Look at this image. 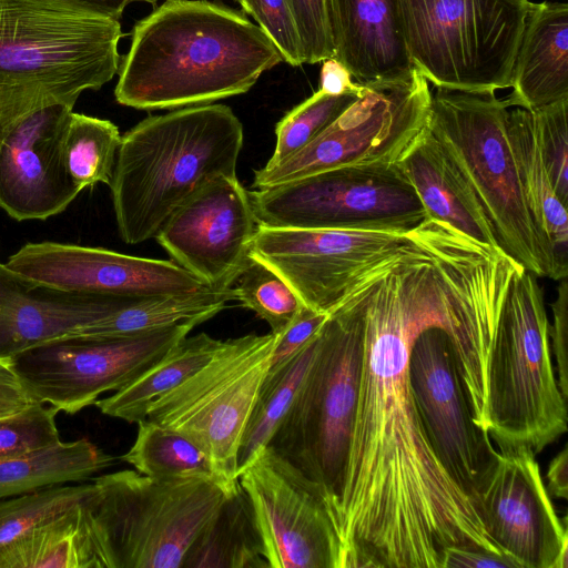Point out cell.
<instances>
[{"mask_svg":"<svg viewBox=\"0 0 568 568\" xmlns=\"http://www.w3.org/2000/svg\"><path fill=\"white\" fill-rule=\"evenodd\" d=\"M282 61L242 13L207 0H166L133 27L114 97L138 110L207 104L247 92Z\"/></svg>","mask_w":568,"mask_h":568,"instance_id":"7a4b0ae2","label":"cell"},{"mask_svg":"<svg viewBox=\"0 0 568 568\" xmlns=\"http://www.w3.org/2000/svg\"><path fill=\"white\" fill-rule=\"evenodd\" d=\"M506 125L525 203L540 235L550 245L560 273H568V214L546 169L532 111L508 109Z\"/></svg>","mask_w":568,"mask_h":568,"instance_id":"d4e9b609","label":"cell"},{"mask_svg":"<svg viewBox=\"0 0 568 568\" xmlns=\"http://www.w3.org/2000/svg\"><path fill=\"white\" fill-rule=\"evenodd\" d=\"M328 314L304 306L295 320L281 334L272 351L268 372H274L294 357L321 329Z\"/></svg>","mask_w":568,"mask_h":568,"instance_id":"ab89813d","label":"cell"},{"mask_svg":"<svg viewBox=\"0 0 568 568\" xmlns=\"http://www.w3.org/2000/svg\"><path fill=\"white\" fill-rule=\"evenodd\" d=\"M536 277L523 267L508 286L488 362L486 424L498 449L526 448L535 456L567 432V400Z\"/></svg>","mask_w":568,"mask_h":568,"instance_id":"ba28073f","label":"cell"},{"mask_svg":"<svg viewBox=\"0 0 568 568\" xmlns=\"http://www.w3.org/2000/svg\"><path fill=\"white\" fill-rule=\"evenodd\" d=\"M251 500L239 485L189 548L182 568H268Z\"/></svg>","mask_w":568,"mask_h":568,"instance_id":"484cf974","label":"cell"},{"mask_svg":"<svg viewBox=\"0 0 568 568\" xmlns=\"http://www.w3.org/2000/svg\"><path fill=\"white\" fill-rule=\"evenodd\" d=\"M112 300L36 284L0 263V359L10 361L104 317Z\"/></svg>","mask_w":568,"mask_h":568,"instance_id":"7402d4cb","label":"cell"},{"mask_svg":"<svg viewBox=\"0 0 568 568\" xmlns=\"http://www.w3.org/2000/svg\"><path fill=\"white\" fill-rule=\"evenodd\" d=\"M119 20L68 0H0V138L26 115L74 106L120 67Z\"/></svg>","mask_w":568,"mask_h":568,"instance_id":"277c9868","label":"cell"},{"mask_svg":"<svg viewBox=\"0 0 568 568\" xmlns=\"http://www.w3.org/2000/svg\"><path fill=\"white\" fill-rule=\"evenodd\" d=\"M235 283V301L264 320L274 335L287 328L305 306L280 275L252 257Z\"/></svg>","mask_w":568,"mask_h":568,"instance_id":"836d02e7","label":"cell"},{"mask_svg":"<svg viewBox=\"0 0 568 568\" xmlns=\"http://www.w3.org/2000/svg\"><path fill=\"white\" fill-rule=\"evenodd\" d=\"M361 94L332 95L318 90L296 105L276 123L275 149L267 164L277 163L303 149L329 126Z\"/></svg>","mask_w":568,"mask_h":568,"instance_id":"e575fe53","label":"cell"},{"mask_svg":"<svg viewBox=\"0 0 568 568\" xmlns=\"http://www.w3.org/2000/svg\"><path fill=\"white\" fill-rule=\"evenodd\" d=\"M276 335L247 334L222 342L214 356L156 397L146 418L192 440L227 488L239 484L244 430L268 372Z\"/></svg>","mask_w":568,"mask_h":568,"instance_id":"30bf717a","label":"cell"},{"mask_svg":"<svg viewBox=\"0 0 568 568\" xmlns=\"http://www.w3.org/2000/svg\"><path fill=\"white\" fill-rule=\"evenodd\" d=\"M58 410L33 402L14 413L0 416V459L29 454L61 440Z\"/></svg>","mask_w":568,"mask_h":568,"instance_id":"d590c367","label":"cell"},{"mask_svg":"<svg viewBox=\"0 0 568 568\" xmlns=\"http://www.w3.org/2000/svg\"><path fill=\"white\" fill-rule=\"evenodd\" d=\"M93 490V481H84L0 498V550L42 521L88 500Z\"/></svg>","mask_w":568,"mask_h":568,"instance_id":"d6a6232c","label":"cell"},{"mask_svg":"<svg viewBox=\"0 0 568 568\" xmlns=\"http://www.w3.org/2000/svg\"><path fill=\"white\" fill-rule=\"evenodd\" d=\"M4 265L32 283L83 295L171 296L211 288L171 261L69 243H27Z\"/></svg>","mask_w":568,"mask_h":568,"instance_id":"d6986e66","label":"cell"},{"mask_svg":"<svg viewBox=\"0 0 568 568\" xmlns=\"http://www.w3.org/2000/svg\"><path fill=\"white\" fill-rule=\"evenodd\" d=\"M85 503L95 568H182L189 548L233 488L215 478H92Z\"/></svg>","mask_w":568,"mask_h":568,"instance_id":"8992f818","label":"cell"},{"mask_svg":"<svg viewBox=\"0 0 568 568\" xmlns=\"http://www.w3.org/2000/svg\"><path fill=\"white\" fill-rule=\"evenodd\" d=\"M408 233L257 224L250 256L280 275L305 306L329 314L379 268L417 251Z\"/></svg>","mask_w":568,"mask_h":568,"instance_id":"5bb4252c","label":"cell"},{"mask_svg":"<svg viewBox=\"0 0 568 568\" xmlns=\"http://www.w3.org/2000/svg\"><path fill=\"white\" fill-rule=\"evenodd\" d=\"M396 165L414 187L429 219L443 221L477 242L499 248L480 204L428 126Z\"/></svg>","mask_w":568,"mask_h":568,"instance_id":"cb8c5ba5","label":"cell"},{"mask_svg":"<svg viewBox=\"0 0 568 568\" xmlns=\"http://www.w3.org/2000/svg\"><path fill=\"white\" fill-rule=\"evenodd\" d=\"M121 139L111 121L71 113L63 140V161L81 191L98 183L110 185Z\"/></svg>","mask_w":568,"mask_h":568,"instance_id":"1f68e13d","label":"cell"},{"mask_svg":"<svg viewBox=\"0 0 568 568\" xmlns=\"http://www.w3.org/2000/svg\"><path fill=\"white\" fill-rule=\"evenodd\" d=\"M256 227L250 193L237 176L221 175L173 212L154 239L207 286L229 288L251 261Z\"/></svg>","mask_w":568,"mask_h":568,"instance_id":"ac0fdd59","label":"cell"},{"mask_svg":"<svg viewBox=\"0 0 568 568\" xmlns=\"http://www.w3.org/2000/svg\"><path fill=\"white\" fill-rule=\"evenodd\" d=\"M243 125L224 104L149 116L122 135L110 182L121 240L155 237L183 203L214 179L236 176Z\"/></svg>","mask_w":568,"mask_h":568,"instance_id":"3957f363","label":"cell"},{"mask_svg":"<svg viewBox=\"0 0 568 568\" xmlns=\"http://www.w3.org/2000/svg\"><path fill=\"white\" fill-rule=\"evenodd\" d=\"M362 286V369L333 515L339 568H443L453 546L501 554L433 450L408 378L410 347L423 329L442 327L455 347L474 333L486 304L483 270L460 246L437 241Z\"/></svg>","mask_w":568,"mask_h":568,"instance_id":"6da1fadb","label":"cell"},{"mask_svg":"<svg viewBox=\"0 0 568 568\" xmlns=\"http://www.w3.org/2000/svg\"><path fill=\"white\" fill-rule=\"evenodd\" d=\"M552 323L549 324V342L551 355L555 356L557 381L564 398L568 396V283L567 277L560 280L557 295L551 304Z\"/></svg>","mask_w":568,"mask_h":568,"instance_id":"60d3db41","label":"cell"},{"mask_svg":"<svg viewBox=\"0 0 568 568\" xmlns=\"http://www.w3.org/2000/svg\"><path fill=\"white\" fill-rule=\"evenodd\" d=\"M443 568H519L509 557L480 548H446Z\"/></svg>","mask_w":568,"mask_h":568,"instance_id":"b9f144b4","label":"cell"},{"mask_svg":"<svg viewBox=\"0 0 568 568\" xmlns=\"http://www.w3.org/2000/svg\"><path fill=\"white\" fill-rule=\"evenodd\" d=\"M317 334L278 369L266 374L243 434L239 471L268 445L311 365Z\"/></svg>","mask_w":568,"mask_h":568,"instance_id":"4dcf8cb0","label":"cell"},{"mask_svg":"<svg viewBox=\"0 0 568 568\" xmlns=\"http://www.w3.org/2000/svg\"><path fill=\"white\" fill-rule=\"evenodd\" d=\"M362 283L318 331L311 365L267 445L320 488L332 521L347 465L362 369Z\"/></svg>","mask_w":568,"mask_h":568,"instance_id":"5b68a950","label":"cell"},{"mask_svg":"<svg viewBox=\"0 0 568 568\" xmlns=\"http://www.w3.org/2000/svg\"><path fill=\"white\" fill-rule=\"evenodd\" d=\"M33 402L10 361L0 359V416L20 410Z\"/></svg>","mask_w":568,"mask_h":568,"instance_id":"7bdbcfd3","label":"cell"},{"mask_svg":"<svg viewBox=\"0 0 568 568\" xmlns=\"http://www.w3.org/2000/svg\"><path fill=\"white\" fill-rule=\"evenodd\" d=\"M236 1H239V0H236Z\"/></svg>","mask_w":568,"mask_h":568,"instance_id":"7dc6e473","label":"cell"},{"mask_svg":"<svg viewBox=\"0 0 568 568\" xmlns=\"http://www.w3.org/2000/svg\"><path fill=\"white\" fill-rule=\"evenodd\" d=\"M408 378L426 437L438 460L471 498L497 449L474 422L449 336L438 326L413 342Z\"/></svg>","mask_w":568,"mask_h":568,"instance_id":"e0dca14e","label":"cell"},{"mask_svg":"<svg viewBox=\"0 0 568 568\" xmlns=\"http://www.w3.org/2000/svg\"><path fill=\"white\" fill-rule=\"evenodd\" d=\"M257 224L408 233L427 213L396 164L346 166L250 192Z\"/></svg>","mask_w":568,"mask_h":568,"instance_id":"8fae6325","label":"cell"},{"mask_svg":"<svg viewBox=\"0 0 568 568\" xmlns=\"http://www.w3.org/2000/svg\"><path fill=\"white\" fill-rule=\"evenodd\" d=\"M114 457L87 438L58 442L21 456L0 459V498L42 488L84 483L109 468Z\"/></svg>","mask_w":568,"mask_h":568,"instance_id":"4316f807","label":"cell"},{"mask_svg":"<svg viewBox=\"0 0 568 568\" xmlns=\"http://www.w3.org/2000/svg\"><path fill=\"white\" fill-rule=\"evenodd\" d=\"M547 490L557 498H568V450L565 446L549 463L547 473Z\"/></svg>","mask_w":568,"mask_h":568,"instance_id":"f6af8a7d","label":"cell"},{"mask_svg":"<svg viewBox=\"0 0 568 568\" xmlns=\"http://www.w3.org/2000/svg\"><path fill=\"white\" fill-rule=\"evenodd\" d=\"M85 503L42 521L4 546L0 568H95Z\"/></svg>","mask_w":568,"mask_h":568,"instance_id":"83f0119b","label":"cell"},{"mask_svg":"<svg viewBox=\"0 0 568 568\" xmlns=\"http://www.w3.org/2000/svg\"><path fill=\"white\" fill-rule=\"evenodd\" d=\"M72 112L68 104L41 108L0 138V209L10 217L47 220L63 212L81 192L63 161Z\"/></svg>","mask_w":568,"mask_h":568,"instance_id":"ffe728a7","label":"cell"},{"mask_svg":"<svg viewBox=\"0 0 568 568\" xmlns=\"http://www.w3.org/2000/svg\"><path fill=\"white\" fill-rule=\"evenodd\" d=\"M333 58L363 85L402 81L414 71L398 0H326Z\"/></svg>","mask_w":568,"mask_h":568,"instance_id":"44dd1931","label":"cell"},{"mask_svg":"<svg viewBox=\"0 0 568 568\" xmlns=\"http://www.w3.org/2000/svg\"><path fill=\"white\" fill-rule=\"evenodd\" d=\"M138 426L133 445L121 457L136 471L153 478H215L207 456L187 437L148 418Z\"/></svg>","mask_w":568,"mask_h":568,"instance_id":"f546056e","label":"cell"},{"mask_svg":"<svg viewBox=\"0 0 568 568\" xmlns=\"http://www.w3.org/2000/svg\"><path fill=\"white\" fill-rule=\"evenodd\" d=\"M471 500L489 538L519 568H568L567 529L530 450L498 449Z\"/></svg>","mask_w":568,"mask_h":568,"instance_id":"2e32d148","label":"cell"},{"mask_svg":"<svg viewBox=\"0 0 568 568\" xmlns=\"http://www.w3.org/2000/svg\"><path fill=\"white\" fill-rule=\"evenodd\" d=\"M243 10L280 51L283 61L292 67L304 63L300 37L287 0H239Z\"/></svg>","mask_w":568,"mask_h":568,"instance_id":"74e56055","label":"cell"},{"mask_svg":"<svg viewBox=\"0 0 568 568\" xmlns=\"http://www.w3.org/2000/svg\"><path fill=\"white\" fill-rule=\"evenodd\" d=\"M349 71L335 58L322 61L320 90L332 95L362 93L364 85L352 81Z\"/></svg>","mask_w":568,"mask_h":568,"instance_id":"ee69618b","label":"cell"},{"mask_svg":"<svg viewBox=\"0 0 568 568\" xmlns=\"http://www.w3.org/2000/svg\"><path fill=\"white\" fill-rule=\"evenodd\" d=\"M529 0H398L414 69L435 88L496 91L510 75Z\"/></svg>","mask_w":568,"mask_h":568,"instance_id":"9c48e42d","label":"cell"},{"mask_svg":"<svg viewBox=\"0 0 568 568\" xmlns=\"http://www.w3.org/2000/svg\"><path fill=\"white\" fill-rule=\"evenodd\" d=\"M268 568H339L341 545L320 488L266 446L239 471Z\"/></svg>","mask_w":568,"mask_h":568,"instance_id":"9a60e30c","label":"cell"},{"mask_svg":"<svg viewBox=\"0 0 568 568\" xmlns=\"http://www.w3.org/2000/svg\"><path fill=\"white\" fill-rule=\"evenodd\" d=\"M82 4L101 14L119 20L125 7L132 2L155 4L158 0H68Z\"/></svg>","mask_w":568,"mask_h":568,"instance_id":"bcb514c9","label":"cell"},{"mask_svg":"<svg viewBox=\"0 0 568 568\" xmlns=\"http://www.w3.org/2000/svg\"><path fill=\"white\" fill-rule=\"evenodd\" d=\"M542 159L554 190L568 203V98L532 111Z\"/></svg>","mask_w":568,"mask_h":568,"instance_id":"8d00e7d4","label":"cell"},{"mask_svg":"<svg viewBox=\"0 0 568 568\" xmlns=\"http://www.w3.org/2000/svg\"><path fill=\"white\" fill-rule=\"evenodd\" d=\"M507 108L529 111L568 98V4L531 3L510 75Z\"/></svg>","mask_w":568,"mask_h":568,"instance_id":"603a6c76","label":"cell"},{"mask_svg":"<svg viewBox=\"0 0 568 568\" xmlns=\"http://www.w3.org/2000/svg\"><path fill=\"white\" fill-rule=\"evenodd\" d=\"M222 342L206 333L186 336L134 382L105 398L98 399L94 405L108 416L139 423L146 418L148 407L156 397L176 387L203 367L221 347Z\"/></svg>","mask_w":568,"mask_h":568,"instance_id":"f1b7e54d","label":"cell"},{"mask_svg":"<svg viewBox=\"0 0 568 568\" xmlns=\"http://www.w3.org/2000/svg\"><path fill=\"white\" fill-rule=\"evenodd\" d=\"M300 37L304 63L333 57L326 0H287Z\"/></svg>","mask_w":568,"mask_h":568,"instance_id":"f35d334b","label":"cell"},{"mask_svg":"<svg viewBox=\"0 0 568 568\" xmlns=\"http://www.w3.org/2000/svg\"><path fill=\"white\" fill-rule=\"evenodd\" d=\"M428 84L414 69L405 80L364 85L357 100L312 142L256 170L254 190L338 168L396 164L428 126Z\"/></svg>","mask_w":568,"mask_h":568,"instance_id":"7c38bea8","label":"cell"},{"mask_svg":"<svg viewBox=\"0 0 568 568\" xmlns=\"http://www.w3.org/2000/svg\"><path fill=\"white\" fill-rule=\"evenodd\" d=\"M200 325L186 321L123 337L64 336L24 351L11 366L33 400L75 414L119 390Z\"/></svg>","mask_w":568,"mask_h":568,"instance_id":"4fadbf2b","label":"cell"},{"mask_svg":"<svg viewBox=\"0 0 568 568\" xmlns=\"http://www.w3.org/2000/svg\"><path fill=\"white\" fill-rule=\"evenodd\" d=\"M507 112L495 91L436 88L428 130L480 204L499 248L535 276L559 281L566 277L525 203Z\"/></svg>","mask_w":568,"mask_h":568,"instance_id":"52a82bcc","label":"cell"}]
</instances>
